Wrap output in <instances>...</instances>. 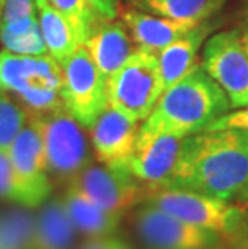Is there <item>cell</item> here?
I'll return each mask as SVG.
<instances>
[{"mask_svg": "<svg viewBox=\"0 0 248 249\" xmlns=\"http://www.w3.org/2000/svg\"><path fill=\"white\" fill-rule=\"evenodd\" d=\"M161 188L189 190L224 201L247 196L248 129L205 130L182 139L177 162Z\"/></svg>", "mask_w": 248, "mask_h": 249, "instance_id": "1", "label": "cell"}, {"mask_svg": "<svg viewBox=\"0 0 248 249\" xmlns=\"http://www.w3.org/2000/svg\"><path fill=\"white\" fill-rule=\"evenodd\" d=\"M230 109V102L203 66L193 65L182 79L161 93L155 108L139 127L137 142L158 135L186 139L203 132Z\"/></svg>", "mask_w": 248, "mask_h": 249, "instance_id": "2", "label": "cell"}, {"mask_svg": "<svg viewBox=\"0 0 248 249\" xmlns=\"http://www.w3.org/2000/svg\"><path fill=\"white\" fill-rule=\"evenodd\" d=\"M61 66L50 55L0 52V93H13L26 109L42 116L63 107Z\"/></svg>", "mask_w": 248, "mask_h": 249, "instance_id": "3", "label": "cell"}, {"mask_svg": "<svg viewBox=\"0 0 248 249\" xmlns=\"http://www.w3.org/2000/svg\"><path fill=\"white\" fill-rule=\"evenodd\" d=\"M163 93L160 63L155 53L135 50L108 79V103L128 118L144 123Z\"/></svg>", "mask_w": 248, "mask_h": 249, "instance_id": "4", "label": "cell"}, {"mask_svg": "<svg viewBox=\"0 0 248 249\" xmlns=\"http://www.w3.org/2000/svg\"><path fill=\"white\" fill-rule=\"evenodd\" d=\"M60 97L63 108L89 130L110 107L108 79L100 72L84 45H79L61 65Z\"/></svg>", "mask_w": 248, "mask_h": 249, "instance_id": "5", "label": "cell"}, {"mask_svg": "<svg viewBox=\"0 0 248 249\" xmlns=\"http://www.w3.org/2000/svg\"><path fill=\"white\" fill-rule=\"evenodd\" d=\"M147 203L187 224L211 231L234 233L244 220V213L229 201L179 188L150 190Z\"/></svg>", "mask_w": 248, "mask_h": 249, "instance_id": "6", "label": "cell"}, {"mask_svg": "<svg viewBox=\"0 0 248 249\" xmlns=\"http://www.w3.org/2000/svg\"><path fill=\"white\" fill-rule=\"evenodd\" d=\"M44 137L49 174L73 178L92 160L84 127L60 107L42 116H34Z\"/></svg>", "mask_w": 248, "mask_h": 249, "instance_id": "7", "label": "cell"}, {"mask_svg": "<svg viewBox=\"0 0 248 249\" xmlns=\"http://www.w3.org/2000/svg\"><path fill=\"white\" fill-rule=\"evenodd\" d=\"M203 70L228 95L230 108L248 105V49L239 29L214 34L205 45Z\"/></svg>", "mask_w": 248, "mask_h": 249, "instance_id": "8", "label": "cell"}, {"mask_svg": "<svg viewBox=\"0 0 248 249\" xmlns=\"http://www.w3.org/2000/svg\"><path fill=\"white\" fill-rule=\"evenodd\" d=\"M126 166L114 164H89L71 178V188L86 196L100 208L123 215L126 209L137 204L144 190Z\"/></svg>", "mask_w": 248, "mask_h": 249, "instance_id": "9", "label": "cell"}, {"mask_svg": "<svg viewBox=\"0 0 248 249\" xmlns=\"http://www.w3.org/2000/svg\"><path fill=\"white\" fill-rule=\"evenodd\" d=\"M135 230L149 249H207L218 243V233L187 224L150 203L137 211Z\"/></svg>", "mask_w": 248, "mask_h": 249, "instance_id": "10", "label": "cell"}, {"mask_svg": "<svg viewBox=\"0 0 248 249\" xmlns=\"http://www.w3.org/2000/svg\"><path fill=\"white\" fill-rule=\"evenodd\" d=\"M7 151L23 187L40 206L50 195V180L44 137L36 118L21 129Z\"/></svg>", "mask_w": 248, "mask_h": 249, "instance_id": "11", "label": "cell"}, {"mask_svg": "<svg viewBox=\"0 0 248 249\" xmlns=\"http://www.w3.org/2000/svg\"><path fill=\"white\" fill-rule=\"evenodd\" d=\"M91 134L94 153L100 162L124 166L134 153L139 123L108 107L91 127Z\"/></svg>", "mask_w": 248, "mask_h": 249, "instance_id": "12", "label": "cell"}, {"mask_svg": "<svg viewBox=\"0 0 248 249\" xmlns=\"http://www.w3.org/2000/svg\"><path fill=\"white\" fill-rule=\"evenodd\" d=\"M181 145L182 139L174 135H158L139 142L124 166L139 182L149 185V190L161 188L172 174Z\"/></svg>", "mask_w": 248, "mask_h": 249, "instance_id": "13", "label": "cell"}, {"mask_svg": "<svg viewBox=\"0 0 248 249\" xmlns=\"http://www.w3.org/2000/svg\"><path fill=\"white\" fill-rule=\"evenodd\" d=\"M123 23L131 31L137 50L158 55L163 49L181 39L197 26L193 21L171 19L158 15H147L139 10H128L123 15Z\"/></svg>", "mask_w": 248, "mask_h": 249, "instance_id": "14", "label": "cell"}, {"mask_svg": "<svg viewBox=\"0 0 248 249\" xmlns=\"http://www.w3.org/2000/svg\"><path fill=\"white\" fill-rule=\"evenodd\" d=\"M84 47L107 79L112 77L134 53L124 23H113L112 19L110 23L95 26Z\"/></svg>", "mask_w": 248, "mask_h": 249, "instance_id": "15", "label": "cell"}, {"mask_svg": "<svg viewBox=\"0 0 248 249\" xmlns=\"http://www.w3.org/2000/svg\"><path fill=\"white\" fill-rule=\"evenodd\" d=\"M76 229L60 199H52L33 220L26 249H71Z\"/></svg>", "mask_w": 248, "mask_h": 249, "instance_id": "16", "label": "cell"}, {"mask_svg": "<svg viewBox=\"0 0 248 249\" xmlns=\"http://www.w3.org/2000/svg\"><path fill=\"white\" fill-rule=\"evenodd\" d=\"M213 26L207 21L198 23L195 28L181 39L172 42L158 53L160 63V74L163 82V92L182 79L187 71L193 66V60L197 56L200 45L203 44L205 37H208Z\"/></svg>", "mask_w": 248, "mask_h": 249, "instance_id": "17", "label": "cell"}, {"mask_svg": "<svg viewBox=\"0 0 248 249\" xmlns=\"http://www.w3.org/2000/svg\"><path fill=\"white\" fill-rule=\"evenodd\" d=\"M61 203L65 206L76 231L82 233L87 238L112 236L119 225V214H113L100 208L71 187L61 198Z\"/></svg>", "mask_w": 248, "mask_h": 249, "instance_id": "18", "label": "cell"}, {"mask_svg": "<svg viewBox=\"0 0 248 249\" xmlns=\"http://www.w3.org/2000/svg\"><path fill=\"white\" fill-rule=\"evenodd\" d=\"M38 12L47 52L61 66L77 50L79 42L66 18L50 2L39 7Z\"/></svg>", "mask_w": 248, "mask_h": 249, "instance_id": "19", "label": "cell"}, {"mask_svg": "<svg viewBox=\"0 0 248 249\" xmlns=\"http://www.w3.org/2000/svg\"><path fill=\"white\" fill-rule=\"evenodd\" d=\"M0 45L18 55H49L38 15L0 26Z\"/></svg>", "mask_w": 248, "mask_h": 249, "instance_id": "20", "label": "cell"}, {"mask_svg": "<svg viewBox=\"0 0 248 249\" xmlns=\"http://www.w3.org/2000/svg\"><path fill=\"white\" fill-rule=\"evenodd\" d=\"M137 8L158 17L202 23L221 7L223 0H133Z\"/></svg>", "mask_w": 248, "mask_h": 249, "instance_id": "21", "label": "cell"}, {"mask_svg": "<svg viewBox=\"0 0 248 249\" xmlns=\"http://www.w3.org/2000/svg\"><path fill=\"white\" fill-rule=\"evenodd\" d=\"M50 3L70 23L79 45H84L97 26V12L89 0H50Z\"/></svg>", "mask_w": 248, "mask_h": 249, "instance_id": "22", "label": "cell"}, {"mask_svg": "<svg viewBox=\"0 0 248 249\" xmlns=\"http://www.w3.org/2000/svg\"><path fill=\"white\" fill-rule=\"evenodd\" d=\"M0 198L26 208H36V201L18 178L7 150L0 148Z\"/></svg>", "mask_w": 248, "mask_h": 249, "instance_id": "23", "label": "cell"}, {"mask_svg": "<svg viewBox=\"0 0 248 249\" xmlns=\"http://www.w3.org/2000/svg\"><path fill=\"white\" fill-rule=\"evenodd\" d=\"M28 123V111L15 103L7 93H0V148L8 150Z\"/></svg>", "mask_w": 248, "mask_h": 249, "instance_id": "24", "label": "cell"}, {"mask_svg": "<svg viewBox=\"0 0 248 249\" xmlns=\"http://www.w3.org/2000/svg\"><path fill=\"white\" fill-rule=\"evenodd\" d=\"M33 229L28 215H13L0 222V249H26Z\"/></svg>", "mask_w": 248, "mask_h": 249, "instance_id": "25", "label": "cell"}, {"mask_svg": "<svg viewBox=\"0 0 248 249\" xmlns=\"http://www.w3.org/2000/svg\"><path fill=\"white\" fill-rule=\"evenodd\" d=\"M38 15L36 0H0V26Z\"/></svg>", "mask_w": 248, "mask_h": 249, "instance_id": "26", "label": "cell"}, {"mask_svg": "<svg viewBox=\"0 0 248 249\" xmlns=\"http://www.w3.org/2000/svg\"><path fill=\"white\" fill-rule=\"evenodd\" d=\"M223 129H248V105L235 113H226L210 124L205 130H223ZM203 130V132H205Z\"/></svg>", "mask_w": 248, "mask_h": 249, "instance_id": "27", "label": "cell"}, {"mask_svg": "<svg viewBox=\"0 0 248 249\" xmlns=\"http://www.w3.org/2000/svg\"><path fill=\"white\" fill-rule=\"evenodd\" d=\"M89 2H91L100 18L110 21L118 17L119 0H89Z\"/></svg>", "mask_w": 248, "mask_h": 249, "instance_id": "28", "label": "cell"}, {"mask_svg": "<svg viewBox=\"0 0 248 249\" xmlns=\"http://www.w3.org/2000/svg\"><path fill=\"white\" fill-rule=\"evenodd\" d=\"M114 236H100V238H89L79 249H113Z\"/></svg>", "mask_w": 248, "mask_h": 249, "instance_id": "29", "label": "cell"}, {"mask_svg": "<svg viewBox=\"0 0 248 249\" xmlns=\"http://www.w3.org/2000/svg\"><path fill=\"white\" fill-rule=\"evenodd\" d=\"M240 36L244 39L247 49H248V0H247V7L244 10V19H242V26H240Z\"/></svg>", "mask_w": 248, "mask_h": 249, "instance_id": "30", "label": "cell"}, {"mask_svg": "<svg viewBox=\"0 0 248 249\" xmlns=\"http://www.w3.org/2000/svg\"><path fill=\"white\" fill-rule=\"evenodd\" d=\"M113 249H133L129 245H126L124 241H121L118 240V238H114V241H113Z\"/></svg>", "mask_w": 248, "mask_h": 249, "instance_id": "31", "label": "cell"}, {"mask_svg": "<svg viewBox=\"0 0 248 249\" xmlns=\"http://www.w3.org/2000/svg\"><path fill=\"white\" fill-rule=\"evenodd\" d=\"M50 0H36V5H38V8L42 7V5H45V3H49Z\"/></svg>", "mask_w": 248, "mask_h": 249, "instance_id": "32", "label": "cell"}]
</instances>
